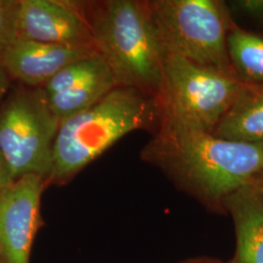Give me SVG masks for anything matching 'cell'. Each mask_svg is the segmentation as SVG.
Listing matches in <instances>:
<instances>
[{
    "label": "cell",
    "mask_w": 263,
    "mask_h": 263,
    "mask_svg": "<svg viewBox=\"0 0 263 263\" xmlns=\"http://www.w3.org/2000/svg\"><path fill=\"white\" fill-rule=\"evenodd\" d=\"M21 0H0V55L18 40Z\"/></svg>",
    "instance_id": "cell-14"
},
{
    "label": "cell",
    "mask_w": 263,
    "mask_h": 263,
    "mask_svg": "<svg viewBox=\"0 0 263 263\" xmlns=\"http://www.w3.org/2000/svg\"><path fill=\"white\" fill-rule=\"evenodd\" d=\"M10 82H11V78L0 60V101L3 98V96L6 94L7 90L9 89Z\"/></svg>",
    "instance_id": "cell-17"
},
{
    "label": "cell",
    "mask_w": 263,
    "mask_h": 263,
    "mask_svg": "<svg viewBox=\"0 0 263 263\" xmlns=\"http://www.w3.org/2000/svg\"><path fill=\"white\" fill-rule=\"evenodd\" d=\"M94 44H56L18 39L0 55L11 79L42 87L69 64L97 52Z\"/></svg>",
    "instance_id": "cell-10"
},
{
    "label": "cell",
    "mask_w": 263,
    "mask_h": 263,
    "mask_svg": "<svg viewBox=\"0 0 263 263\" xmlns=\"http://www.w3.org/2000/svg\"><path fill=\"white\" fill-rule=\"evenodd\" d=\"M167 56L235 76L227 52L234 21L218 0H156L146 2Z\"/></svg>",
    "instance_id": "cell-4"
},
{
    "label": "cell",
    "mask_w": 263,
    "mask_h": 263,
    "mask_svg": "<svg viewBox=\"0 0 263 263\" xmlns=\"http://www.w3.org/2000/svg\"><path fill=\"white\" fill-rule=\"evenodd\" d=\"M14 181L10 174L9 168L7 166V163L3 158L1 152H0V189L6 187L7 185L11 184Z\"/></svg>",
    "instance_id": "cell-16"
},
{
    "label": "cell",
    "mask_w": 263,
    "mask_h": 263,
    "mask_svg": "<svg viewBox=\"0 0 263 263\" xmlns=\"http://www.w3.org/2000/svg\"><path fill=\"white\" fill-rule=\"evenodd\" d=\"M116 87L110 67L97 51L64 67L41 88L50 109L62 123L84 111Z\"/></svg>",
    "instance_id": "cell-8"
},
{
    "label": "cell",
    "mask_w": 263,
    "mask_h": 263,
    "mask_svg": "<svg viewBox=\"0 0 263 263\" xmlns=\"http://www.w3.org/2000/svg\"><path fill=\"white\" fill-rule=\"evenodd\" d=\"M94 44L117 86L134 88L159 100L166 54L146 2L110 0L86 17Z\"/></svg>",
    "instance_id": "cell-3"
},
{
    "label": "cell",
    "mask_w": 263,
    "mask_h": 263,
    "mask_svg": "<svg viewBox=\"0 0 263 263\" xmlns=\"http://www.w3.org/2000/svg\"><path fill=\"white\" fill-rule=\"evenodd\" d=\"M226 3L231 15H242L263 25V0H235Z\"/></svg>",
    "instance_id": "cell-15"
},
{
    "label": "cell",
    "mask_w": 263,
    "mask_h": 263,
    "mask_svg": "<svg viewBox=\"0 0 263 263\" xmlns=\"http://www.w3.org/2000/svg\"><path fill=\"white\" fill-rule=\"evenodd\" d=\"M18 39L56 44H94L84 12L74 4L56 0H21Z\"/></svg>",
    "instance_id": "cell-9"
},
{
    "label": "cell",
    "mask_w": 263,
    "mask_h": 263,
    "mask_svg": "<svg viewBox=\"0 0 263 263\" xmlns=\"http://www.w3.org/2000/svg\"><path fill=\"white\" fill-rule=\"evenodd\" d=\"M143 155L216 211H224L226 198L263 174V145L164 120Z\"/></svg>",
    "instance_id": "cell-1"
},
{
    "label": "cell",
    "mask_w": 263,
    "mask_h": 263,
    "mask_svg": "<svg viewBox=\"0 0 263 263\" xmlns=\"http://www.w3.org/2000/svg\"><path fill=\"white\" fill-rule=\"evenodd\" d=\"M227 52L236 76L243 83L263 86V34L234 23L227 35Z\"/></svg>",
    "instance_id": "cell-13"
},
{
    "label": "cell",
    "mask_w": 263,
    "mask_h": 263,
    "mask_svg": "<svg viewBox=\"0 0 263 263\" xmlns=\"http://www.w3.org/2000/svg\"><path fill=\"white\" fill-rule=\"evenodd\" d=\"M159 117L158 100L117 86L84 111L61 123L48 183H65L125 135L148 128Z\"/></svg>",
    "instance_id": "cell-2"
},
{
    "label": "cell",
    "mask_w": 263,
    "mask_h": 263,
    "mask_svg": "<svg viewBox=\"0 0 263 263\" xmlns=\"http://www.w3.org/2000/svg\"><path fill=\"white\" fill-rule=\"evenodd\" d=\"M255 184H256V186L258 188V190H259V192H260V194H261V196L263 198V174L261 176H259L257 179H255Z\"/></svg>",
    "instance_id": "cell-19"
},
{
    "label": "cell",
    "mask_w": 263,
    "mask_h": 263,
    "mask_svg": "<svg viewBox=\"0 0 263 263\" xmlns=\"http://www.w3.org/2000/svg\"><path fill=\"white\" fill-rule=\"evenodd\" d=\"M246 84L237 76L167 56L160 94L161 120L213 133Z\"/></svg>",
    "instance_id": "cell-5"
},
{
    "label": "cell",
    "mask_w": 263,
    "mask_h": 263,
    "mask_svg": "<svg viewBox=\"0 0 263 263\" xmlns=\"http://www.w3.org/2000/svg\"><path fill=\"white\" fill-rule=\"evenodd\" d=\"M47 180L27 175L0 189V263H29L44 222L41 196Z\"/></svg>",
    "instance_id": "cell-7"
},
{
    "label": "cell",
    "mask_w": 263,
    "mask_h": 263,
    "mask_svg": "<svg viewBox=\"0 0 263 263\" xmlns=\"http://www.w3.org/2000/svg\"><path fill=\"white\" fill-rule=\"evenodd\" d=\"M212 134L224 140L263 145V86L246 84Z\"/></svg>",
    "instance_id": "cell-12"
},
{
    "label": "cell",
    "mask_w": 263,
    "mask_h": 263,
    "mask_svg": "<svg viewBox=\"0 0 263 263\" xmlns=\"http://www.w3.org/2000/svg\"><path fill=\"white\" fill-rule=\"evenodd\" d=\"M178 263H227L223 262L220 259H217L215 257H210V256H197V257H192L188 258L185 260L179 261Z\"/></svg>",
    "instance_id": "cell-18"
},
{
    "label": "cell",
    "mask_w": 263,
    "mask_h": 263,
    "mask_svg": "<svg viewBox=\"0 0 263 263\" xmlns=\"http://www.w3.org/2000/svg\"><path fill=\"white\" fill-rule=\"evenodd\" d=\"M254 180L223 203L224 211L232 216L236 234L235 254L227 263H263V198Z\"/></svg>",
    "instance_id": "cell-11"
},
{
    "label": "cell",
    "mask_w": 263,
    "mask_h": 263,
    "mask_svg": "<svg viewBox=\"0 0 263 263\" xmlns=\"http://www.w3.org/2000/svg\"><path fill=\"white\" fill-rule=\"evenodd\" d=\"M60 125L41 87L10 93L0 105V152L14 180L37 175L48 183Z\"/></svg>",
    "instance_id": "cell-6"
}]
</instances>
